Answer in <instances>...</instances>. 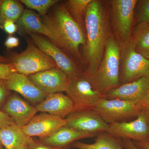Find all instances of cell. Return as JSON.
Masks as SVG:
<instances>
[{
    "label": "cell",
    "instance_id": "obj_19",
    "mask_svg": "<svg viewBox=\"0 0 149 149\" xmlns=\"http://www.w3.org/2000/svg\"><path fill=\"white\" fill-rule=\"evenodd\" d=\"M20 32L33 33L45 35L58 46V41L54 34L43 23L40 15L31 10H24L22 15L17 22Z\"/></svg>",
    "mask_w": 149,
    "mask_h": 149
},
{
    "label": "cell",
    "instance_id": "obj_20",
    "mask_svg": "<svg viewBox=\"0 0 149 149\" xmlns=\"http://www.w3.org/2000/svg\"><path fill=\"white\" fill-rule=\"evenodd\" d=\"M33 140L25 134L22 127L16 123L0 127V142L4 149H17L28 145Z\"/></svg>",
    "mask_w": 149,
    "mask_h": 149
},
{
    "label": "cell",
    "instance_id": "obj_27",
    "mask_svg": "<svg viewBox=\"0 0 149 149\" xmlns=\"http://www.w3.org/2000/svg\"><path fill=\"white\" fill-rule=\"evenodd\" d=\"M16 72L13 64L0 62V79L6 80L12 73Z\"/></svg>",
    "mask_w": 149,
    "mask_h": 149
},
{
    "label": "cell",
    "instance_id": "obj_14",
    "mask_svg": "<svg viewBox=\"0 0 149 149\" xmlns=\"http://www.w3.org/2000/svg\"><path fill=\"white\" fill-rule=\"evenodd\" d=\"M66 125L65 118L41 113L35 115L22 129L29 137H38L40 139L49 136L58 128Z\"/></svg>",
    "mask_w": 149,
    "mask_h": 149
},
{
    "label": "cell",
    "instance_id": "obj_38",
    "mask_svg": "<svg viewBox=\"0 0 149 149\" xmlns=\"http://www.w3.org/2000/svg\"><path fill=\"white\" fill-rule=\"evenodd\" d=\"M17 149H28L27 148V145H25V146H22L19 147Z\"/></svg>",
    "mask_w": 149,
    "mask_h": 149
},
{
    "label": "cell",
    "instance_id": "obj_6",
    "mask_svg": "<svg viewBox=\"0 0 149 149\" xmlns=\"http://www.w3.org/2000/svg\"><path fill=\"white\" fill-rule=\"evenodd\" d=\"M143 106L141 103L120 99L104 98L93 110L108 124L127 121L137 117Z\"/></svg>",
    "mask_w": 149,
    "mask_h": 149
},
{
    "label": "cell",
    "instance_id": "obj_13",
    "mask_svg": "<svg viewBox=\"0 0 149 149\" xmlns=\"http://www.w3.org/2000/svg\"><path fill=\"white\" fill-rule=\"evenodd\" d=\"M5 83L10 91L18 93L33 104L37 105L48 95L35 85L28 76L17 72L12 73L5 80Z\"/></svg>",
    "mask_w": 149,
    "mask_h": 149
},
{
    "label": "cell",
    "instance_id": "obj_25",
    "mask_svg": "<svg viewBox=\"0 0 149 149\" xmlns=\"http://www.w3.org/2000/svg\"><path fill=\"white\" fill-rule=\"evenodd\" d=\"M149 24V0H137L134 10V27Z\"/></svg>",
    "mask_w": 149,
    "mask_h": 149
},
{
    "label": "cell",
    "instance_id": "obj_24",
    "mask_svg": "<svg viewBox=\"0 0 149 149\" xmlns=\"http://www.w3.org/2000/svg\"><path fill=\"white\" fill-rule=\"evenodd\" d=\"M92 0H69L65 6L73 19L82 26L89 4Z\"/></svg>",
    "mask_w": 149,
    "mask_h": 149
},
{
    "label": "cell",
    "instance_id": "obj_1",
    "mask_svg": "<svg viewBox=\"0 0 149 149\" xmlns=\"http://www.w3.org/2000/svg\"><path fill=\"white\" fill-rule=\"evenodd\" d=\"M86 42L84 47L86 71L90 76L94 74L103 56L108 34V21L106 9L103 2L92 0L85 14Z\"/></svg>",
    "mask_w": 149,
    "mask_h": 149
},
{
    "label": "cell",
    "instance_id": "obj_23",
    "mask_svg": "<svg viewBox=\"0 0 149 149\" xmlns=\"http://www.w3.org/2000/svg\"><path fill=\"white\" fill-rule=\"evenodd\" d=\"M133 37L136 52L149 60V24L135 26Z\"/></svg>",
    "mask_w": 149,
    "mask_h": 149
},
{
    "label": "cell",
    "instance_id": "obj_8",
    "mask_svg": "<svg viewBox=\"0 0 149 149\" xmlns=\"http://www.w3.org/2000/svg\"><path fill=\"white\" fill-rule=\"evenodd\" d=\"M121 49V85L149 76V60L136 52L133 36L127 45Z\"/></svg>",
    "mask_w": 149,
    "mask_h": 149
},
{
    "label": "cell",
    "instance_id": "obj_17",
    "mask_svg": "<svg viewBox=\"0 0 149 149\" xmlns=\"http://www.w3.org/2000/svg\"><path fill=\"white\" fill-rule=\"evenodd\" d=\"M35 107L37 111L63 118L75 111L71 99L61 93L49 94L42 101Z\"/></svg>",
    "mask_w": 149,
    "mask_h": 149
},
{
    "label": "cell",
    "instance_id": "obj_28",
    "mask_svg": "<svg viewBox=\"0 0 149 149\" xmlns=\"http://www.w3.org/2000/svg\"><path fill=\"white\" fill-rule=\"evenodd\" d=\"M10 91L6 86L5 80L0 79V108L3 107Z\"/></svg>",
    "mask_w": 149,
    "mask_h": 149
},
{
    "label": "cell",
    "instance_id": "obj_16",
    "mask_svg": "<svg viewBox=\"0 0 149 149\" xmlns=\"http://www.w3.org/2000/svg\"><path fill=\"white\" fill-rule=\"evenodd\" d=\"M1 111L8 115L17 125L22 127L27 124L38 112L35 107L16 93L9 96Z\"/></svg>",
    "mask_w": 149,
    "mask_h": 149
},
{
    "label": "cell",
    "instance_id": "obj_4",
    "mask_svg": "<svg viewBox=\"0 0 149 149\" xmlns=\"http://www.w3.org/2000/svg\"><path fill=\"white\" fill-rule=\"evenodd\" d=\"M137 0H111V15L117 42L121 49L127 45L134 27V10Z\"/></svg>",
    "mask_w": 149,
    "mask_h": 149
},
{
    "label": "cell",
    "instance_id": "obj_15",
    "mask_svg": "<svg viewBox=\"0 0 149 149\" xmlns=\"http://www.w3.org/2000/svg\"><path fill=\"white\" fill-rule=\"evenodd\" d=\"M149 90V76H146L121 84L109 91L104 97L107 99H120L142 104Z\"/></svg>",
    "mask_w": 149,
    "mask_h": 149
},
{
    "label": "cell",
    "instance_id": "obj_10",
    "mask_svg": "<svg viewBox=\"0 0 149 149\" xmlns=\"http://www.w3.org/2000/svg\"><path fill=\"white\" fill-rule=\"evenodd\" d=\"M107 133L116 138L133 141H149V127L143 112L132 121L109 124Z\"/></svg>",
    "mask_w": 149,
    "mask_h": 149
},
{
    "label": "cell",
    "instance_id": "obj_21",
    "mask_svg": "<svg viewBox=\"0 0 149 149\" xmlns=\"http://www.w3.org/2000/svg\"><path fill=\"white\" fill-rule=\"evenodd\" d=\"M71 147L77 149H125L121 139L116 138L106 132L98 133L93 143L76 141Z\"/></svg>",
    "mask_w": 149,
    "mask_h": 149
},
{
    "label": "cell",
    "instance_id": "obj_9",
    "mask_svg": "<svg viewBox=\"0 0 149 149\" xmlns=\"http://www.w3.org/2000/svg\"><path fill=\"white\" fill-rule=\"evenodd\" d=\"M32 41L37 47L50 57L57 66L67 74L70 79L83 74L79 65L65 53L59 47L42 35L36 33H29Z\"/></svg>",
    "mask_w": 149,
    "mask_h": 149
},
{
    "label": "cell",
    "instance_id": "obj_29",
    "mask_svg": "<svg viewBox=\"0 0 149 149\" xmlns=\"http://www.w3.org/2000/svg\"><path fill=\"white\" fill-rule=\"evenodd\" d=\"M28 149H61L49 146L41 141L33 139L32 142L27 145Z\"/></svg>",
    "mask_w": 149,
    "mask_h": 149
},
{
    "label": "cell",
    "instance_id": "obj_7",
    "mask_svg": "<svg viewBox=\"0 0 149 149\" xmlns=\"http://www.w3.org/2000/svg\"><path fill=\"white\" fill-rule=\"evenodd\" d=\"M74 104L75 111L92 110L104 98L84 73L70 80L65 91Z\"/></svg>",
    "mask_w": 149,
    "mask_h": 149
},
{
    "label": "cell",
    "instance_id": "obj_39",
    "mask_svg": "<svg viewBox=\"0 0 149 149\" xmlns=\"http://www.w3.org/2000/svg\"><path fill=\"white\" fill-rule=\"evenodd\" d=\"M0 149H4V148L1 142H0Z\"/></svg>",
    "mask_w": 149,
    "mask_h": 149
},
{
    "label": "cell",
    "instance_id": "obj_5",
    "mask_svg": "<svg viewBox=\"0 0 149 149\" xmlns=\"http://www.w3.org/2000/svg\"><path fill=\"white\" fill-rule=\"evenodd\" d=\"M10 60L17 72L27 76L57 67L30 39L27 41L26 49L13 56Z\"/></svg>",
    "mask_w": 149,
    "mask_h": 149
},
{
    "label": "cell",
    "instance_id": "obj_22",
    "mask_svg": "<svg viewBox=\"0 0 149 149\" xmlns=\"http://www.w3.org/2000/svg\"><path fill=\"white\" fill-rule=\"evenodd\" d=\"M24 10L21 2L15 0L0 1V24L6 20H10L17 23Z\"/></svg>",
    "mask_w": 149,
    "mask_h": 149
},
{
    "label": "cell",
    "instance_id": "obj_12",
    "mask_svg": "<svg viewBox=\"0 0 149 149\" xmlns=\"http://www.w3.org/2000/svg\"><path fill=\"white\" fill-rule=\"evenodd\" d=\"M28 77L38 88L48 95L65 92L70 80L57 67L30 74Z\"/></svg>",
    "mask_w": 149,
    "mask_h": 149
},
{
    "label": "cell",
    "instance_id": "obj_18",
    "mask_svg": "<svg viewBox=\"0 0 149 149\" xmlns=\"http://www.w3.org/2000/svg\"><path fill=\"white\" fill-rule=\"evenodd\" d=\"M97 134L80 132L65 125L58 128L49 136L40 139L44 143L61 149H66L80 139L96 137Z\"/></svg>",
    "mask_w": 149,
    "mask_h": 149
},
{
    "label": "cell",
    "instance_id": "obj_37",
    "mask_svg": "<svg viewBox=\"0 0 149 149\" xmlns=\"http://www.w3.org/2000/svg\"><path fill=\"white\" fill-rule=\"evenodd\" d=\"M0 62L3 63H10V59L0 55Z\"/></svg>",
    "mask_w": 149,
    "mask_h": 149
},
{
    "label": "cell",
    "instance_id": "obj_3",
    "mask_svg": "<svg viewBox=\"0 0 149 149\" xmlns=\"http://www.w3.org/2000/svg\"><path fill=\"white\" fill-rule=\"evenodd\" d=\"M121 48L116 40L112 36H109L97 69L90 76L85 74L93 87L104 97L109 91L121 85Z\"/></svg>",
    "mask_w": 149,
    "mask_h": 149
},
{
    "label": "cell",
    "instance_id": "obj_32",
    "mask_svg": "<svg viewBox=\"0 0 149 149\" xmlns=\"http://www.w3.org/2000/svg\"><path fill=\"white\" fill-rule=\"evenodd\" d=\"M19 45V40L17 37L10 35L7 38L5 45L8 49H12L18 47Z\"/></svg>",
    "mask_w": 149,
    "mask_h": 149
},
{
    "label": "cell",
    "instance_id": "obj_2",
    "mask_svg": "<svg viewBox=\"0 0 149 149\" xmlns=\"http://www.w3.org/2000/svg\"><path fill=\"white\" fill-rule=\"evenodd\" d=\"M43 23L54 34L58 46L63 48L77 61L83 62L80 46L86 44V39L82 26L73 19L65 5L58 6L52 12L43 17Z\"/></svg>",
    "mask_w": 149,
    "mask_h": 149
},
{
    "label": "cell",
    "instance_id": "obj_11",
    "mask_svg": "<svg viewBox=\"0 0 149 149\" xmlns=\"http://www.w3.org/2000/svg\"><path fill=\"white\" fill-rule=\"evenodd\" d=\"M67 126L85 133L107 132L109 124L94 110L74 111L65 118Z\"/></svg>",
    "mask_w": 149,
    "mask_h": 149
},
{
    "label": "cell",
    "instance_id": "obj_34",
    "mask_svg": "<svg viewBox=\"0 0 149 149\" xmlns=\"http://www.w3.org/2000/svg\"><path fill=\"white\" fill-rule=\"evenodd\" d=\"M134 143L137 146L141 149H149V141H133Z\"/></svg>",
    "mask_w": 149,
    "mask_h": 149
},
{
    "label": "cell",
    "instance_id": "obj_31",
    "mask_svg": "<svg viewBox=\"0 0 149 149\" xmlns=\"http://www.w3.org/2000/svg\"><path fill=\"white\" fill-rule=\"evenodd\" d=\"M13 119L5 113L0 110V127L15 124Z\"/></svg>",
    "mask_w": 149,
    "mask_h": 149
},
{
    "label": "cell",
    "instance_id": "obj_36",
    "mask_svg": "<svg viewBox=\"0 0 149 149\" xmlns=\"http://www.w3.org/2000/svg\"><path fill=\"white\" fill-rule=\"evenodd\" d=\"M142 105L143 107H149V90L147 93L146 96L144 99L143 101L142 102Z\"/></svg>",
    "mask_w": 149,
    "mask_h": 149
},
{
    "label": "cell",
    "instance_id": "obj_30",
    "mask_svg": "<svg viewBox=\"0 0 149 149\" xmlns=\"http://www.w3.org/2000/svg\"><path fill=\"white\" fill-rule=\"evenodd\" d=\"M1 25L4 30L10 35L14 34L18 29L17 24L12 20H6Z\"/></svg>",
    "mask_w": 149,
    "mask_h": 149
},
{
    "label": "cell",
    "instance_id": "obj_33",
    "mask_svg": "<svg viewBox=\"0 0 149 149\" xmlns=\"http://www.w3.org/2000/svg\"><path fill=\"white\" fill-rule=\"evenodd\" d=\"M121 140L125 149H141L137 146L131 140L128 139H121Z\"/></svg>",
    "mask_w": 149,
    "mask_h": 149
},
{
    "label": "cell",
    "instance_id": "obj_26",
    "mask_svg": "<svg viewBox=\"0 0 149 149\" xmlns=\"http://www.w3.org/2000/svg\"><path fill=\"white\" fill-rule=\"evenodd\" d=\"M27 8L35 10L43 17L47 15L48 11L52 6L60 1L58 0H21Z\"/></svg>",
    "mask_w": 149,
    "mask_h": 149
},
{
    "label": "cell",
    "instance_id": "obj_35",
    "mask_svg": "<svg viewBox=\"0 0 149 149\" xmlns=\"http://www.w3.org/2000/svg\"><path fill=\"white\" fill-rule=\"evenodd\" d=\"M142 112L146 118L149 127V107H143Z\"/></svg>",
    "mask_w": 149,
    "mask_h": 149
}]
</instances>
